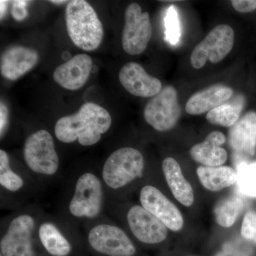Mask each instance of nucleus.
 I'll list each match as a JSON object with an SVG mask.
<instances>
[{"label":"nucleus","mask_w":256,"mask_h":256,"mask_svg":"<svg viewBox=\"0 0 256 256\" xmlns=\"http://www.w3.org/2000/svg\"><path fill=\"white\" fill-rule=\"evenodd\" d=\"M66 192L60 213L66 220L78 226L106 215L108 197L100 172L88 170L74 174Z\"/></svg>","instance_id":"1"},{"label":"nucleus","mask_w":256,"mask_h":256,"mask_svg":"<svg viewBox=\"0 0 256 256\" xmlns=\"http://www.w3.org/2000/svg\"><path fill=\"white\" fill-rule=\"evenodd\" d=\"M44 210L25 205L1 220L0 254L3 256H48L36 237L37 226Z\"/></svg>","instance_id":"2"},{"label":"nucleus","mask_w":256,"mask_h":256,"mask_svg":"<svg viewBox=\"0 0 256 256\" xmlns=\"http://www.w3.org/2000/svg\"><path fill=\"white\" fill-rule=\"evenodd\" d=\"M111 124L112 118L105 108L98 104L86 102L76 114L58 119L55 124L54 134L64 144L78 141L80 146H92L100 142Z\"/></svg>","instance_id":"3"},{"label":"nucleus","mask_w":256,"mask_h":256,"mask_svg":"<svg viewBox=\"0 0 256 256\" xmlns=\"http://www.w3.org/2000/svg\"><path fill=\"white\" fill-rule=\"evenodd\" d=\"M36 237L48 256H82L88 252L84 236L77 226L60 214L44 212L37 226Z\"/></svg>","instance_id":"4"},{"label":"nucleus","mask_w":256,"mask_h":256,"mask_svg":"<svg viewBox=\"0 0 256 256\" xmlns=\"http://www.w3.org/2000/svg\"><path fill=\"white\" fill-rule=\"evenodd\" d=\"M146 161L142 153L132 146H122L106 158L100 169L108 200H117L124 188L144 176Z\"/></svg>","instance_id":"5"},{"label":"nucleus","mask_w":256,"mask_h":256,"mask_svg":"<svg viewBox=\"0 0 256 256\" xmlns=\"http://www.w3.org/2000/svg\"><path fill=\"white\" fill-rule=\"evenodd\" d=\"M82 226L88 249L94 256H136L137 254V248L128 232L108 216H102Z\"/></svg>","instance_id":"6"},{"label":"nucleus","mask_w":256,"mask_h":256,"mask_svg":"<svg viewBox=\"0 0 256 256\" xmlns=\"http://www.w3.org/2000/svg\"><path fill=\"white\" fill-rule=\"evenodd\" d=\"M23 158L35 181L48 182L60 175V158L54 139L46 130L40 129L28 134L24 143Z\"/></svg>","instance_id":"7"},{"label":"nucleus","mask_w":256,"mask_h":256,"mask_svg":"<svg viewBox=\"0 0 256 256\" xmlns=\"http://www.w3.org/2000/svg\"><path fill=\"white\" fill-rule=\"evenodd\" d=\"M65 18L68 36L76 46L86 52L98 48L104 38V26L92 5L84 0L68 2Z\"/></svg>","instance_id":"8"},{"label":"nucleus","mask_w":256,"mask_h":256,"mask_svg":"<svg viewBox=\"0 0 256 256\" xmlns=\"http://www.w3.org/2000/svg\"><path fill=\"white\" fill-rule=\"evenodd\" d=\"M34 178L30 172L23 173L12 166L9 154L0 150V191L1 207L18 210L24 206L34 190Z\"/></svg>","instance_id":"9"},{"label":"nucleus","mask_w":256,"mask_h":256,"mask_svg":"<svg viewBox=\"0 0 256 256\" xmlns=\"http://www.w3.org/2000/svg\"><path fill=\"white\" fill-rule=\"evenodd\" d=\"M234 38L235 35L232 26L217 25L194 48L190 57L192 66L196 69L203 68L207 60L212 64L222 62L232 52Z\"/></svg>","instance_id":"10"},{"label":"nucleus","mask_w":256,"mask_h":256,"mask_svg":"<svg viewBox=\"0 0 256 256\" xmlns=\"http://www.w3.org/2000/svg\"><path fill=\"white\" fill-rule=\"evenodd\" d=\"M181 114L176 89L166 86L148 101L144 109L146 122L159 132H166L176 126Z\"/></svg>","instance_id":"11"},{"label":"nucleus","mask_w":256,"mask_h":256,"mask_svg":"<svg viewBox=\"0 0 256 256\" xmlns=\"http://www.w3.org/2000/svg\"><path fill=\"white\" fill-rule=\"evenodd\" d=\"M128 230L140 242L154 246L166 240L168 228L162 222L140 204L128 207L124 214Z\"/></svg>","instance_id":"12"},{"label":"nucleus","mask_w":256,"mask_h":256,"mask_svg":"<svg viewBox=\"0 0 256 256\" xmlns=\"http://www.w3.org/2000/svg\"><path fill=\"white\" fill-rule=\"evenodd\" d=\"M152 37V24L150 15L142 12L137 3L128 6L124 12V25L122 34V46L130 55L142 54Z\"/></svg>","instance_id":"13"},{"label":"nucleus","mask_w":256,"mask_h":256,"mask_svg":"<svg viewBox=\"0 0 256 256\" xmlns=\"http://www.w3.org/2000/svg\"><path fill=\"white\" fill-rule=\"evenodd\" d=\"M139 200L140 204L156 216L168 228L173 232L182 228L184 218L181 212L156 186L144 185L140 191Z\"/></svg>","instance_id":"14"},{"label":"nucleus","mask_w":256,"mask_h":256,"mask_svg":"<svg viewBox=\"0 0 256 256\" xmlns=\"http://www.w3.org/2000/svg\"><path fill=\"white\" fill-rule=\"evenodd\" d=\"M119 80L128 92L138 97L152 98L162 89L159 79L149 75L136 62L124 64L120 70Z\"/></svg>","instance_id":"15"},{"label":"nucleus","mask_w":256,"mask_h":256,"mask_svg":"<svg viewBox=\"0 0 256 256\" xmlns=\"http://www.w3.org/2000/svg\"><path fill=\"white\" fill-rule=\"evenodd\" d=\"M92 67V60L90 56L77 54L58 66L54 72L53 78L64 88L79 90L88 80Z\"/></svg>","instance_id":"16"},{"label":"nucleus","mask_w":256,"mask_h":256,"mask_svg":"<svg viewBox=\"0 0 256 256\" xmlns=\"http://www.w3.org/2000/svg\"><path fill=\"white\" fill-rule=\"evenodd\" d=\"M38 60V52L33 48L22 46L10 47L1 56L2 76L10 80H16L32 70Z\"/></svg>","instance_id":"17"},{"label":"nucleus","mask_w":256,"mask_h":256,"mask_svg":"<svg viewBox=\"0 0 256 256\" xmlns=\"http://www.w3.org/2000/svg\"><path fill=\"white\" fill-rule=\"evenodd\" d=\"M229 144L240 156H252L256 149V112H248L229 131Z\"/></svg>","instance_id":"18"},{"label":"nucleus","mask_w":256,"mask_h":256,"mask_svg":"<svg viewBox=\"0 0 256 256\" xmlns=\"http://www.w3.org/2000/svg\"><path fill=\"white\" fill-rule=\"evenodd\" d=\"M226 137L220 131H214L206 136L204 142L192 146L190 154L197 162L206 166H222L227 160V152L222 148Z\"/></svg>","instance_id":"19"},{"label":"nucleus","mask_w":256,"mask_h":256,"mask_svg":"<svg viewBox=\"0 0 256 256\" xmlns=\"http://www.w3.org/2000/svg\"><path fill=\"white\" fill-rule=\"evenodd\" d=\"M233 90L223 85H214L193 94L186 104V112L197 116L210 112L230 100Z\"/></svg>","instance_id":"20"},{"label":"nucleus","mask_w":256,"mask_h":256,"mask_svg":"<svg viewBox=\"0 0 256 256\" xmlns=\"http://www.w3.org/2000/svg\"><path fill=\"white\" fill-rule=\"evenodd\" d=\"M162 166L166 183L176 200L184 206H191L194 201L193 188L184 176L176 160L170 156L165 158Z\"/></svg>","instance_id":"21"},{"label":"nucleus","mask_w":256,"mask_h":256,"mask_svg":"<svg viewBox=\"0 0 256 256\" xmlns=\"http://www.w3.org/2000/svg\"><path fill=\"white\" fill-rule=\"evenodd\" d=\"M196 173L202 186L210 192L220 191L237 181L236 172L228 166H200Z\"/></svg>","instance_id":"22"},{"label":"nucleus","mask_w":256,"mask_h":256,"mask_svg":"<svg viewBox=\"0 0 256 256\" xmlns=\"http://www.w3.org/2000/svg\"><path fill=\"white\" fill-rule=\"evenodd\" d=\"M228 101L207 112L206 120L210 124L232 127L238 120L245 102L244 96H238L230 102Z\"/></svg>","instance_id":"23"},{"label":"nucleus","mask_w":256,"mask_h":256,"mask_svg":"<svg viewBox=\"0 0 256 256\" xmlns=\"http://www.w3.org/2000/svg\"><path fill=\"white\" fill-rule=\"evenodd\" d=\"M244 206V200L237 195L224 198L215 207L216 222L224 228L232 226L242 212Z\"/></svg>","instance_id":"24"},{"label":"nucleus","mask_w":256,"mask_h":256,"mask_svg":"<svg viewBox=\"0 0 256 256\" xmlns=\"http://www.w3.org/2000/svg\"><path fill=\"white\" fill-rule=\"evenodd\" d=\"M237 186L245 196L256 198V162H242L237 166Z\"/></svg>","instance_id":"25"},{"label":"nucleus","mask_w":256,"mask_h":256,"mask_svg":"<svg viewBox=\"0 0 256 256\" xmlns=\"http://www.w3.org/2000/svg\"><path fill=\"white\" fill-rule=\"evenodd\" d=\"M254 252L247 242L239 239L225 242L222 250L215 256H252Z\"/></svg>","instance_id":"26"},{"label":"nucleus","mask_w":256,"mask_h":256,"mask_svg":"<svg viewBox=\"0 0 256 256\" xmlns=\"http://www.w3.org/2000/svg\"><path fill=\"white\" fill-rule=\"evenodd\" d=\"M165 28H166V40L172 44H176L180 41L181 36L180 22L178 14L174 6H171L168 10L165 16Z\"/></svg>","instance_id":"27"},{"label":"nucleus","mask_w":256,"mask_h":256,"mask_svg":"<svg viewBox=\"0 0 256 256\" xmlns=\"http://www.w3.org/2000/svg\"><path fill=\"white\" fill-rule=\"evenodd\" d=\"M242 238L256 244V212L249 210L242 220Z\"/></svg>","instance_id":"28"},{"label":"nucleus","mask_w":256,"mask_h":256,"mask_svg":"<svg viewBox=\"0 0 256 256\" xmlns=\"http://www.w3.org/2000/svg\"><path fill=\"white\" fill-rule=\"evenodd\" d=\"M28 1H14L13 2L12 10V14L13 18L16 21H22L28 16V12L26 10V5Z\"/></svg>","instance_id":"29"},{"label":"nucleus","mask_w":256,"mask_h":256,"mask_svg":"<svg viewBox=\"0 0 256 256\" xmlns=\"http://www.w3.org/2000/svg\"><path fill=\"white\" fill-rule=\"evenodd\" d=\"M232 6L240 13H248L256 10V0H233Z\"/></svg>","instance_id":"30"},{"label":"nucleus","mask_w":256,"mask_h":256,"mask_svg":"<svg viewBox=\"0 0 256 256\" xmlns=\"http://www.w3.org/2000/svg\"><path fill=\"white\" fill-rule=\"evenodd\" d=\"M9 124V110L2 101L0 102V138L2 139Z\"/></svg>","instance_id":"31"},{"label":"nucleus","mask_w":256,"mask_h":256,"mask_svg":"<svg viewBox=\"0 0 256 256\" xmlns=\"http://www.w3.org/2000/svg\"><path fill=\"white\" fill-rule=\"evenodd\" d=\"M6 5H8V2L6 1H0V14H1V18H2L3 16H4L5 12L6 10Z\"/></svg>","instance_id":"32"},{"label":"nucleus","mask_w":256,"mask_h":256,"mask_svg":"<svg viewBox=\"0 0 256 256\" xmlns=\"http://www.w3.org/2000/svg\"><path fill=\"white\" fill-rule=\"evenodd\" d=\"M50 2L52 3V4H65V3L68 2L67 1H65V0H63V1H62V0H54V1H50Z\"/></svg>","instance_id":"33"},{"label":"nucleus","mask_w":256,"mask_h":256,"mask_svg":"<svg viewBox=\"0 0 256 256\" xmlns=\"http://www.w3.org/2000/svg\"><path fill=\"white\" fill-rule=\"evenodd\" d=\"M0 256H3L2 255H1V254H0Z\"/></svg>","instance_id":"34"}]
</instances>
